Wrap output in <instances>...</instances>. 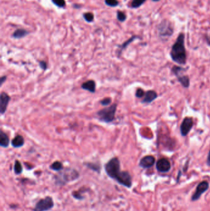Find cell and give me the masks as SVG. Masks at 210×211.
Listing matches in <instances>:
<instances>
[{
  "instance_id": "obj_11",
  "label": "cell",
  "mask_w": 210,
  "mask_h": 211,
  "mask_svg": "<svg viewBox=\"0 0 210 211\" xmlns=\"http://www.w3.org/2000/svg\"><path fill=\"white\" fill-rule=\"evenodd\" d=\"M156 168L160 172H168L171 169V163L167 159L162 158L157 161Z\"/></svg>"
},
{
  "instance_id": "obj_28",
  "label": "cell",
  "mask_w": 210,
  "mask_h": 211,
  "mask_svg": "<svg viewBox=\"0 0 210 211\" xmlns=\"http://www.w3.org/2000/svg\"><path fill=\"white\" fill-rule=\"evenodd\" d=\"M112 103V99L109 97L105 98L103 99L102 100L100 101V104L103 106H107L110 105Z\"/></svg>"
},
{
  "instance_id": "obj_18",
  "label": "cell",
  "mask_w": 210,
  "mask_h": 211,
  "mask_svg": "<svg viewBox=\"0 0 210 211\" xmlns=\"http://www.w3.org/2000/svg\"><path fill=\"white\" fill-rule=\"evenodd\" d=\"M138 38H140V37L139 36H136V35H134L132 37H131L130 39H128L127 41H126L125 43H123L121 45L119 46V48H120V51H118V56H120L121 55V52L125 49L128 46V45L132 43L134 40L138 39Z\"/></svg>"
},
{
  "instance_id": "obj_33",
  "label": "cell",
  "mask_w": 210,
  "mask_h": 211,
  "mask_svg": "<svg viewBox=\"0 0 210 211\" xmlns=\"http://www.w3.org/2000/svg\"><path fill=\"white\" fill-rule=\"evenodd\" d=\"M207 165L208 166H210V150L208 152V157H207Z\"/></svg>"
},
{
  "instance_id": "obj_30",
  "label": "cell",
  "mask_w": 210,
  "mask_h": 211,
  "mask_svg": "<svg viewBox=\"0 0 210 211\" xmlns=\"http://www.w3.org/2000/svg\"><path fill=\"white\" fill-rule=\"evenodd\" d=\"M145 92L141 88H138L136 92V96L138 98H140L144 96Z\"/></svg>"
},
{
  "instance_id": "obj_22",
  "label": "cell",
  "mask_w": 210,
  "mask_h": 211,
  "mask_svg": "<svg viewBox=\"0 0 210 211\" xmlns=\"http://www.w3.org/2000/svg\"><path fill=\"white\" fill-rule=\"evenodd\" d=\"M85 166L91 169L92 171H94L95 172H99L100 171H101V166L97 164H94V163H91V162H88L86 164H85Z\"/></svg>"
},
{
  "instance_id": "obj_19",
  "label": "cell",
  "mask_w": 210,
  "mask_h": 211,
  "mask_svg": "<svg viewBox=\"0 0 210 211\" xmlns=\"http://www.w3.org/2000/svg\"><path fill=\"white\" fill-rule=\"evenodd\" d=\"M29 32L28 31H27L26 30H24V29H17L16 30L13 35H12V36L16 39H20V38H24V36H27V35H29Z\"/></svg>"
},
{
  "instance_id": "obj_21",
  "label": "cell",
  "mask_w": 210,
  "mask_h": 211,
  "mask_svg": "<svg viewBox=\"0 0 210 211\" xmlns=\"http://www.w3.org/2000/svg\"><path fill=\"white\" fill-rule=\"evenodd\" d=\"M49 168L52 171H54L56 172H60L64 169V166L61 162L55 161L49 166Z\"/></svg>"
},
{
  "instance_id": "obj_12",
  "label": "cell",
  "mask_w": 210,
  "mask_h": 211,
  "mask_svg": "<svg viewBox=\"0 0 210 211\" xmlns=\"http://www.w3.org/2000/svg\"><path fill=\"white\" fill-rule=\"evenodd\" d=\"M209 188V184L207 181H203L199 184L197 187L195 193L192 196V200L196 201L199 199L202 194H203Z\"/></svg>"
},
{
  "instance_id": "obj_23",
  "label": "cell",
  "mask_w": 210,
  "mask_h": 211,
  "mask_svg": "<svg viewBox=\"0 0 210 211\" xmlns=\"http://www.w3.org/2000/svg\"><path fill=\"white\" fill-rule=\"evenodd\" d=\"M147 0H133L131 3V7L134 9L139 8L141 6H142Z\"/></svg>"
},
{
  "instance_id": "obj_2",
  "label": "cell",
  "mask_w": 210,
  "mask_h": 211,
  "mask_svg": "<svg viewBox=\"0 0 210 211\" xmlns=\"http://www.w3.org/2000/svg\"><path fill=\"white\" fill-rule=\"evenodd\" d=\"M80 174L77 171L73 169H65L54 176L55 183L57 185L63 186L66 183L77 180Z\"/></svg>"
},
{
  "instance_id": "obj_34",
  "label": "cell",
  "mask_w": 210,
  "mask_h": 211,
  "mask_svg": "<svg viewBox=\"0 0 210 211\" xmlns=\"http://www.w3.org/2000/svg\"><path fill=\"white\" fill-rule=\"evenodd\" d=\"M152 1H153V2H159V1H160L161 0H151Z\"/></svg>"
},
{
  "instance_id": "obj_3",
  "label": "cell",
  "mask_w": 210,
  "mask_h": 211,
  "mask_svg": "<svg viewBox=\"0 0 210 211\" xmlns=\"http://www.w3.org/2000/svg\"><path fill=\"white\" fill-rule=\"evenodd\" d=\"M157 35L163 41H167L174 34V26L168 19H163L157 26Z\"/></svg>"
},
{
  "instance_id": "obj_1",
  "label": "cell",
  "mask_w": 210,
  "mask_h": 211,
  "mask_svg": "<svg viewBox=\"0 0 210 211\" xmlns=\"http://www.w3.org/2000/svg\"><path fill=\"white\" fill-rule=\"evenodd\" d=\"M170 56L172 60L179 65H185L187 61V54L185 48V34L179 33L175 43L172 46Z\"/></svg>"
},
{
  "instance_id": "obj_16",
  "label": "cell",
  "mask_w": 210,
  "mask_h": 211,
  "mask_svg": "<svg viewBox=\"0 0 210 211\" xmlns=\"http://www.w3.org/2000/svg\"><path fill=\"white\" fill-rule=\"evenodd\" d=\"M25 140L24 137L21 135H17L11 140V145L15 148H19L24 145Z\"/></svg>"
},
{
  "instance_id": "obj_32",
  "label": "cell",
  "mask_w": 210,
  "mask_h": 211,
  "mask_svg": "<svg viewBox=\"0 0 210 211\" xmlns=\"http://www.w3.org/2000/svg\"><path fill=\"white\" fill-rule=\"evenodd\" d=\"M6 79H7V76H6V75L1 76V78H0V86H1V87H2L3 83L6 82Z\"/></svg>"
},
{
  "instance_id": "obj_15",
  "label": "cell",
  "mask_w": 210,
  "mask_h": 211,
  "mask_svg": "<svg viewBox=\"0 0 210 211\" xmlns=\"http://www.w3.org/2000/svg\"><path fill=\"white\" fill-rule=\"evenodd\" d=\"M81 88L83 90L88 91L91 93H94L96 89V84L94 80H89L82 83Z\"/></svg>"
},
{
  "instance_id": "obj_24",
  "label": "cell",
  "mask_w": 210,
  "mask_h": 211,
  "mask_svg": "<svg viewBox=\"0 0 210 211\" xmlns=\"http://www.w3.org/2000/svg\"><path fill=\"white\" fill-rule=\"evenodd\" d=\"M72 196L78 200H83L84 199V196L81 195V191L80 190L78 191H73L71 193Z\"/></svg>"
},
{
  "instance_id": "obj_31",
  "label": "cell",
  "mask_w": 210,
  "mask_h": 211,
  "mask_svg": "<svg viewBox=\"0 0 210 211\" xmlns=\"http://www.w3.org/2000/svg\"><path fill=\"white\" fill-rule=\"evenodd\" d=\"M39 68L44 71L46 70V69H48V64L46 61H41L39 62Z\"/></svg>"
},
{
  "instance_id": "obj_27",
  "label": "cell",
  "mask_w": 210,
  "mask_h": 211,
  "mask_svg": "<svg viewBox=\"0 0 210 211\" xmlns=\"http://www.w3.org/2000/svg\"><path fill=\"white\" fill-rule=\"evenodd\" d=\"M105 4L110 7L117 6L119 4V2L117 0H105Z\"/></svg>"
},
{
  "instance_id": "obj_25",
  "label": "cell",
  "mask_w": 210,
  "mask_h": 211,
  "mask_svg": "<svg viewBox=\"0 0 210 211\" xmlns=\"http://www.w3.org/2000/svg\"><path fill=\"white\" fill-rule=\"evenodd\" d=\"M83 17L86 21L88 22H91L94 20V15L91 12H86L83 14Z\"/></svg>"
},
{
  "instance_id": "obj_17",
  "label": "cell",
  "mask_w": 210,
  "mask_h": 211,
  "mask_svg": "<svg viewBox=\"0 0 210 211\" xmlns=\"http://www.w3.org/2000/svg\"><path fill=\"white\" fill-rule=\"evenodd\" d=\"M10 140L7 134L2 130H0V146L2 148H6L9 146Z\"/></svg>"
},
{
  "instance_id": "obj_20",
  "label": "cell",
  "mask_w": 210,
  "mask_h": 211,
  "mask_svg": "<svg viewBox=\"0 0 210 211\" xmlns=\"http://www.w3.org/2000/svg\"><path fill=\"white\" fill-rule=\"evenodd\" d=\"M14 172L16 175H20L23 172V167L21 164V162L18 161L16 160L14 162Z\"/></svg>"
},
{
  "instance_id": "obj_14",
  "label": "cell",
  "mask_w": 210,
  "mask_h": 211,
  "mask_svg": "<svg viewBox=\"0 0 210 211\" xmlns=\"http://www.w3.org/2000/svg\"><path fill=\"white\" fill-rule=\"evenodd\" d=\"M158 95L156 91L153 90H148L145 92V94L144 96V99L142 101V103L149 104L153 102L155 99H157Z\"/></svg>"
},
{
  "instance_id": "obj_13",
  "label": "cell",
  "mask_w": 210,
  "mask_h": 211,
  "mask_svg": "<svg viewBox=\"0 0 210 211\" xmlns=\"http://www.w3.org/2000/svg\"><path fill=\"white\" fill-rule=\"evenodd\" d=\"M155 162V159L153 156H146L142 157L139 162V166L144 169H148L152 167Z\"/></svg>"
},
{
  "instance_id": "obj_29",
  "label": "cell",
  "mask_w": 210,
  "mask_h": 211,
  "mask_svg": "<svg viewBox=\"0 0 210 211\" xmlns=\"http://www.w3.org/2000/svg\"><path fill=\"white\" fill-rule=\"evenodd\" d=\"M52 1L55 5L60 7H64L66 6L65 0H52Z\"/></svg>"
},
{
  "instance_id": "obj_26",
  "label": "cell",
  "mask_w": 210,
  "mask_h": 211,
  "mask_svg": "<svg viewBox=\"0 0 210 211\" xmlns=\"http://www.w3.org/2000/svg\"><path fill=\"white\" fill-rule=\"evenodd\" d=\"M117 19L120 21V22H125L126 19V14L121 12V11H118L117 12Z\"/></svg>"
},
{
  "instance_id": "obj_8",
  "label": "cell",
  "mask_w": 210,
  "mask_h": 211,
  "mask_svg": "<svg viewBox=\"0 0 210 211\" xmlns=\"http://www.w3.org/2000/svg\"><path fill=\"white\" fill-rule=\"evenodd\" d=\"M115 180L126 188H130L132 186V177L127 171H121Z\"/></svg>"
},
{
  "instance_id": "obj_7",
  "label": "cell",
  "mask_w": 210,
  "mask_h": 211,
  "mask_svg": "<svg viewBox=\"0 0 210 211\" xmlns=\"http://www.w3.org/2000/svg\"><path fill=\"white\" fill-rule=\"evenodd\" d=\"M185 69L181 67L175 66L171 71L175 75L177 78L178 81L184 88H189L190 86V79L187 75H184L182 74V72Z\"/></svg>"
},
{
  "instance_id": "obj_9",
  "label": "cell",
  "mask_w": 210,
  "mask_h": 211,
  "mask_svg": "<svg viewBox=\"0 0 210 211\" xmlns=\"http://www.w3.org/2000/svg\"><path fill=\"white\" fill-rule=\"evenodd\" d=\"M194 125V121L192 117H186L184 119L180 127V132L182 137H185L190 132Z\"/></svg>"
},
{
  "instance_id": "obj_6",
  "label": "cell",
  "mask_w": 210,
  "mask_h": 211,
  "mask_svg": "<svg viewBox=\"0 0 210 211\" xmlns=\"http://www.w3.org/2000/svg\"><path fill=\"white\" fill-rule=\"evenodd\" d=\"M54 206V203L51 196H46L44 198L39 199L33 209L34 211H48L52 209Z\"/></svg>"
},
{
  "instance_id": "obj_10",
  "label": "cell",
  "mask_w": 210,
  "mask_h": 211,
  "mask_svg": "<svg viewBox=\"0 0 210 211\" xmlns=\"http://www.w3.org/2000/svg\"><path fill=\"white\" fill-rule=\"evenodd\" d=\"M11 100V97L6 92H1L0 95V113L2 115L6 112L7 108Z\"/></svg>"
},
{
  "instance_id": "obj_5",
  "label": "cell",
  "mask_w": 210,
  "mask_h": 211,
  "mask_svg": "<svg viewBox=\"0 0 210 211\" xmlns=\"http://www.w3.org/2000/svg\"><path fill=\"white\" fill-rule=\"evenodd\" d=\"M105 173L110 178L115 180L116 176L121 172L120 161L116 157L110 159L106 164L105 167Z\"/></svg>"
},
{
  "instance_id": "obj_4",
  "label": "cell",
  "mask_w": 210,
  "mask_h": 211,
  "mask_svg": "<svg viewBox=\"0 0 210 211\" xmlns=\"http://www.w3.org/2000/svg\"><path fill=\"white\" fill-rule=\"evenodd\" d=\"M116 109L117 104L115 103L98 111L96 113V116L101 122L104 123L112 122L115 119Z\"/></svg>"
}]
</instances>
